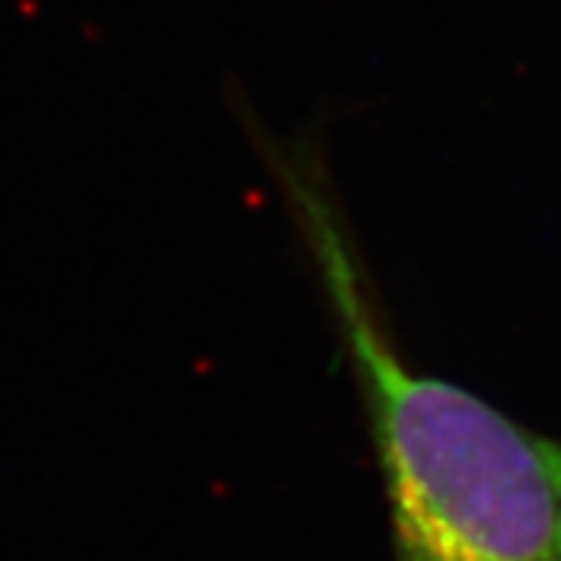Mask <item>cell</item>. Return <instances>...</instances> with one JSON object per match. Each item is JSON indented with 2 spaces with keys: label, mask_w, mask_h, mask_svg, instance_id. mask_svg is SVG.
Wrapping results in <instances>:
<instances>
[{
  "label": "cell",
  "mask_w": 561,
  "mask_h": 561,
  "mask_svg": "<svg viewBox=\"0 0 561 561\" xmlns=\"http://www.w3.org/2000/svg\"><path fill=\"white\" fill-rule=\"evenodd\" d=\"M225 101L278 191L353 368L393 561H561L559 437L409 365L319 131L272 128L238 88Z\"/></svg>",
  "instance_id": "1"
}]
</instances>
